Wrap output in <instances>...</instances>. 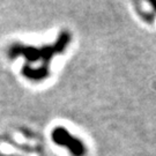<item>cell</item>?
I'll use <instances>...</instances> for the list:
<instances>
[{
	"mask_svg": "<svg viewBox=\"0 0 156 156\" xmlns=\"http://www.w3.org/2000/svg\"><path fill=\"white\" fill-rule=\"evenodd\" d=\"M69 42V35L64 33L60 35V37L58 39L56 44L51 45V46H45L42 49H36L33 46H22V45H14L12 48V55H23L28 59V62H39L43 60L44 65L46 67L49 66V60H50L52 56L55 53L62 52L64 49H66L67 43Z\"/></svg>",
	"mask_w": 156,
	"mask_h": 156,
	"instance_id": "cell-1",
	"label": "cell"
},
{
	"mask_svg": "<svg viewBox=\"0 0 156 156\" xmlns=\"http://www.w3.org/2000/svg\"><path fill=\"white\" fill-rule=\"evenodd\" d=\"M52 140L60 146L67 147V149L74 156H83L86 154L84 145L79 139L72 136L66 128L57 127L52 132Z\"/></svg>",
	"mask_w": 156,
	"mask_h": 156,
	"instance_id": "cell-2",
	"label": "cell"
}]
</instances>
